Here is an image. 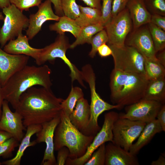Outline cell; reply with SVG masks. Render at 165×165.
Listing matches in <instances>:
<instances>
[{
  "label": "cell",
  "instance_id": "1",
  "mask_svg": "<svg viewBox=\"0 0 165 165\" xmlns=\"http://www.w3.org/2000/svg\"><path fill=\"white\" fill-rule=\"evenodd\" d=\"M63 100L57 97L51 89L34 86L21 94L15 110L22 116L26 128L30 125L42 124L59 116Z\"/></svg>",
  "mask_w": 165,
  "mask_h": 165
},
{
  "label": "cell",
  "instance_id": "2",
  "mask_svg": "<svg viewBox=\"0 0 165 165\" xmlns=\"http://www.w3.org/2000/svg\"><path fill=\"white\" fill-rule=\"evenodd\" d=\"M51 73V69L47 65H26L2 87L4 100L7 101L15 109L20 96L28 89L39 85L51 89L52 85Z\"/></svg>",
  "mask_w": 165,
  "mask_h": 165
},
{
  "label": "cell",
  "instance_id": "3",
  "mask_svg": "<svg viewBox=\"0 0 165 165\" xmlns=\"http://www.w3.org/2000/svg\"><path fill=\"white\" fill-rule=\"evenodd\" d=\"M148 80L145 75L114 69L110 77V99L123 107L143 99Z\"/></svg>",
  "mask_w": 165,
  "mask_h": 165
},
{
  "label": "cell",
  "instance_id": "4",
  "mask_svg": "<svg viewBox=\"0 0 165 165\" xmlns=\"http://www.w3.org/2000/svg\"><path fill=\"white\" fill-rule=\"evenodd\" d=\"M94 136L85 135L71 122L69 116L61 111L60 121L54 132V150L65 146L69 149L71 159L80 158L85 153Z\"/></svg>",
  "mask_w": 165,
  "mask_h": 165
},
{
  "label": "cell",
  "instance_id": "5",
  "mask_svg": "<svg viewBox=\"0 0 165 165\" xmlns=\"http://www.w3.org/2000/svg\"><path fill=\"white\" fill-rule=\"evenodd\" d=\"M82 74L83 81L89 85L91 94L90 117L83 134L95 137L101 129L98 123L99 116L105 111L114 109L120 110L123 107L118 105L110 104L101 98L96 91V76L92 68L89 67L84 69L82 71Z\"/></svg>",
  "mask_w": 165,
  "mask_h": 165
},
{
  "label": "cell",
  "instance_id": "6",
  "mask_svg": "<svg viewBox=\"0 0 165 165\" xmlns=\"http://www.w3.org/2000/svg\"><path fill=\"white\" fill-rule=\"evenodd\" d=\"M70 45L68 38L64 34H58L53 42L42 48L36 63L38 65L41 66L47 61L53 63L56 58H60L70 70V76L72 82L77 80L81 86L86 88L81 71L71 62L66 56V52L70 48Z\"/></svg>",
  "mask_w": 165,
  "mask_h": 165
},
{
  "label": "cell",
  "instance_id": "7",
  "mask_svg": "<svg viewBox=\"0 0 165 165\" xmlns=\"http://www.w3.org/2000/svg\"><path fill=\"white\" fill-rule=\"evenodd\" d=\"M108 45L112 51L111 55L114 61V69L146 76L144 57L136 49L126 45L121 47Z\"/></svg>",
  "mask_w": 165,
  "mask_h": 165
},
{
  "label": "cell",
  "instance_id": "8",
  "mask_svg": "<svg viewBox=\"0 0 165 165\" xmlns=\"http://www.w3.org/2000/svg\"><path fill=\"white\" fill-rule=\"evenodd\" d=\"M2 10L5 16L3 25L0 28V45L2 48L8 42L22 33L23 30L28 28L29 24V18L14 5L11 4Z\"/></svg>",
  "mask_w": 165,
  "mask_h": 165
},
{
  "label": "cell",
  "instance_id": "9",
  "mask_svg": "<svg viewBox=\"0 0 165 165\" xmlns=\"http://www.w3.org/2000/svg\"><path fill=\"white\" fill-rule=\"evenodd\" d=\"M146 123L119 118L114 123L113 129V143L129 151L134 141L138 137Z\"/></svg>",
  "mask_w": 165,
  "mask_h": 165
},
{
  "label": "cell",
  "instance_id": "10",
  "mask_svg": "<svg viewBox=\"0 0 165 165\" xmlns=\"http://www.w3.org/2000/svg\"><path fill=\"white\" fill-rule=\"evenodd\" d=\"M119 114L111 111L104 115V120L102 128L95 136L86 152L82 157L75 159L68 158L66 165H83L90 158L93 153L102 144L107 142L113 141L112 129L115 122L119 118Z\"/></svg>",
  "mask_w": 165,
  "mask_h": 165
},
{
  "label": "cell",
  "instance_id": "11",
  "mask_svg": "<svg viewBox=\"0 0 165 165\" xmlns=\"http://www.w3.org/2000/svg\"><path fill=\"white\" fill-rule=\"evenodd\" d=\"M108 37V45L117 47L124 46L127 35L132 30L133 23L126 7L112 17L104 27Z\"/></svg>",
  "mask_w": 165,
  "mask_h": 165
},
{
  "label": "cell",
  "instance_id": "12",
  "mask_svg": "<svg viewBox=\"0 0 165 165\" xmlns=\"http://www.w3.org/2000/svg\"><path fill=\"white\" fill-rule=\"evenodd\" d=\"M163 105L157 101L143 99L126 106L125 112L119 114V118L140 121L147 123L156 119Z\"/></svg>",
  "mask_w": 165,
  "mask_h": 165
},
{
  "label": "cell",
  "instance_id": "13",
  "mask_svg": "<svg viewBox=\"0 0 165 165\" xmlns=\"http://www.w3.org/2000/svg\"><path fill=\"white\" fill-rule=\"evenodd\" d=\"M125 45L134 47L144 57L158 60L147 24L133 29L126 38Z\"/></svg>",
  "mask_w": 165,
  "mask_h": 165
},
{
  "label": "cell",
  "instance_id": "14",
  "mask_svg": "<svg viewBox=\"0 0 165 165\" xmlns=\"http://www.w3.org/2000/svg\"><path fill=\"white\" fill-rule=\"evenodd\" d=\"M60 121V115L42 124L41 129L36 133V143L45 142L46 148L41 164L57 165L54 154V136L55 129Z\"/></svg>",
  "mask_w": 165,
  "mask_h": 165
},
{
  "label": "cell",
  "instance_id": "15",
  "mask_svg": "<svg viewBox=\"0 0 165 165\" xmlns=\"http://www.w3.org/2000/svg\"><path fill=\"white\" fill-rule=\"evenodd\" d=\"M9 103L7 101L4 100L0 119V130L9 133L20 142L25 134L24 130L26 129L24 125L21 115L16 111L12 112Z\"/></svg>",
  "mask_w": 165,
  "mask_h": 165
},
{
  "label": "cell",
  "instance_id": "16",
  "mask_svg": "<svg viewBox=\"0 0 165 165\" xmlns=\"http://www.w3.org/2000/svg\"><path fill=\"white\" fill-rule=\"evenodd\" d=\"M29 57L10 54L0 47V85L3 86L10 78L27 65Z\"/></svg>",
  "mask_w": 165,
  "mask_h": 165
},
{
  "label": "cell",
  "instance_id": "17",
  "mask_svg": "<svg viewBox=\"0 0 165 165\" xmlns=\"http://www.w3.org/2000/svg\"><path fill=\"white\" fill-rule=\"evenodd\" d=\"M52 4L50 0H45L38 6L35 13L30 15L29 25L26 30V35L29 40L33 39L39 33L46 21L59 20L60 17L53 12Z\"/></svg>",
  "mask_w": 165,
  "mask_h": 165
},
{
  "label": "cell",
  "instance_id": "18",
  "mask_svg": "<svg viewBox=\"0 0 165 165\" xmlns=\"http://www.w3.org/2000/svg\"><path fill=\"white\" fill-rule=\"evenodd\" d=\"M137 155L111 142L105 145V165H139Z\"/></svg>",
  "mask_w": 165,
  "mask_h": 165
},
{
  "label": "cell",
  "instance_id": "19",
  "mask_svg": "<svg viewBox=\"0 0 165 165\" xmlns=\"http://www.w3.org/2000/svg\"><path fill=\"white\" fill-rule=\"evenodd\" d=\"M29 40L26 35L20 34L16 39L9 41L3 47V50L10 54L23 55L30 57L33 58L36 62L38 59L42 48L32 47L29 44Z\"/></svg>",
  "mask_w": 165,
  "mask_h": 165
},
{
  "label": "cell",
  "instance_id": "20",
  "mask_svg": "<svg viewBox=\"0 0 165 165\" xmlns=\"http://www.w3.org/2000/svg\"><path fill=\"white\" fill-rule=\"evenodd\" d=\"M90 105L84 97L77 102L69 116L71 123L83 134L88 126L90 117Z\"/></svg>",
  "mask_w": 165,
  "mask_h": 165
},
{
  "label": "cell",
  "instance_id": "21",
  "mask_svg": "<svg viewBox=\"0 0 165 165\" xmlns=\"http://www.w3.org/2000/svg\"><path fill=\"white\" fill-rule=\"evenodd\" d=\"M126 7L132 21L133 29L150 22L151 14L147 9L144 0H130Z\"/></svg>",
  "mask_w": 165,
  "mask_h": 165
},
{
  "label": "cell",
  "instance_id": "22",
  "mask_svg": "<svg viewBox=\"0 0 165 165\" xmlns=\"http://www.w3.org/2000/svg\"><path fill=\"white\" fill-rule=\"evenodd\" d=\"M41 124L31 125L26 127V133L21 141L18 149L15 156L13 158L3 162L2 164L5 165H20L24 153L28 147L34 146L37 143L34 140L31 141L32 136L40 130Z\"/></svg>",
  "mask_w": 165,
  "mask_h": 165
},
{
  "label": "cell",
  "instance_id": "23",
  "mask_svg": "<svg viewBox=\"0 0 165 165\" xmlns=\"http://www.w3.org/2000/svg\"><path fill=\"white\" fill-rule=\"evenodd\" d=\"M162 131V129L157 119L146 123L137 141L133 144L129 151L132 154L137 155L141 149L149 143L156 134Z\"/></svg>",
  "mask_w": 165,
  "mask_h": 165
},
{
  "label": "cell",
  "instance_id": "24",
  "mask_svg": "<svg viewBox=\"0 0 165 165\" xmlns=\"http://www.w3.org/2000/svg\"><path fill=\"white\" fill-rule=\"evenodd\" d=\"M143 99L165 104V77L149 80Z\"/></svg>",
  "mask_w": 165,
  "mask_h": 165
},
{
  "label": "cell",
  "instance_id": "25",
  "mask_svg": "<svg viewBox=\"0 0 165 165\" xmlns=\"http://www.w3.org/2000/svg\"><path fill=\"white\" fill-rule=\"evenodd\" d=\"M80 13L75 20L77 24L82 28L91 25L100 24L101 9L79 5Z\"/></svg>",
  "mask_w": 165,
  "mask_h": 165
},
{
  "label": "cell",
  "instance_id": "26",
  "mask_svg": "<svg viewBox=\"0 0 165 165\" xmlns=\"http://www.w3.org/2000/svg\"><path fill=\"white\" fill-rule=\"evenodd\" d=\"M49 28L50 31H55L59 35L64 34L66 32H69L76 38L81 29L75 20L64 15L60 16L58 21L50 24Z\"/></svg>",
  "mask_w": 165,
  "mask_h": 165
},
{
  "label": "cell",
  "instance_id": "27",
  "mask_svg": "<svg viewBox=\"0 0 165 165\" xmlns=\"http://www.w3.org/2000/svg\"><path fill=\"white\" fill-rule=\"evenodd\" d=\"M144 57V69L148 80L165 77V67L158 60Z\"/></svg>",
  "mask_w": 165,
  "mask_h": 165
},
{
  "label": "cell",
  "instance_id": "28",
  "mask_svg": "<svg viewBox=\"0 0 165 165\" xmlns=\"http://www.w3.org/2000/svg\"><path fill=\"white\" fill-rule=\"evenodd\" d=\"M104 28L100 24L87 26L81 28V30L75 40L70 45V48L73 49L78 46L86 43L89 44L92 37Z\"/></svg>",
  "mask_w": 165,
  "mask_h": 165
},
{
  "label": "cell",
  "instance_id": "29",
  "mask_svg": "<svg viewBox=\"0 0 165 165\" xmlns=\"http://www.w3.org/2000/svg\"><path fill=\"white\" fill-rule=\"evenodd\" d=\"M84 97L82 89L79 87L72 86L70 92L61 103V111L69 116L73 111L77 101Z\"/></svg>",
  "mask_w": 165,
  "mask_h": 165
},
{
  "label": "cell",
  "instance_id": "30",
  "mask_svg": "<svg viewBox=\"0 0 165 165\" xmlns=\"http://www.w3.org/2000/svg\"><path fill=\"white\" fill-rule=\"evenodd\" d=\"M147 25L156 53L165 49V31L150 22Z\"/></svg>",
  "mask_w": 165,
  "mask_h": 165
},
{
  "label": "cell",
  "instance_id": "31",
  "mask_svg": "<svg viewBox=\"0 0 165 165\" xmlns=\"http://www.w3.org/2000/svg\"><path fill=\"white\" fill-rule=\"evenodd\" d=\"M108 37L104 28L94 35L89 42L92 46L89 54V56L94 58L97 53L98 48L102 44L108 43Z\"/></svg>",
  "mask_w": 165,
  "mask_h": 165
},
{
  "label": "cell",
  "instance_id": "32",
  "mask_svg": "<svg viewBox=\"0 0 165 165\" xmlns=\"http://www.w3.org/2000/svg\"><path fill=\"white\" fill-rule=\"evenodd\" d=\"M61 5L64 16L75 20L79 16L80 10L76 0H61Z\"/></svg>",
  "mask_w": 165,
  "mask_h": 165
},
{
  "label": "cell",
  "instance_id": "33",
  "mask_svg": "<svg viewBox=\"0 0 165 165\" xmlns=\"http://www.w3.org/2000/svg\"><path fill=\"white\" fill-rule=\"evenodd\" d=\"M105 144L101 145L91 155L84 165H105Z\"/></svg>",
  "mask_w": 165,
  "mask_h": 165
},
{
  "label": "cell",
  "instance_id": "34",
  "mask_svg": "<svg viewBox=\"0 0 165 165\" xmlns=\"http://www.w3.org/2000/svg\"><path fill=\"white\" fill-rule=\"evenodd\" d=\"M146 8L152 14L165 16V0H144Z\"/></svg>",
  "mask_w": 165,
  "mask_h": 165
},
{
  "label": "cell",
  "instance_id": "35",
  "mask_svg": "<svg viewBox=\"0 0 165 165\" xmlns=\"http://www.w3.org/2000/svg\"><path fill=\"white\" fill-rule=\"evenodd\" d=\"M19 141L12 137L0 145V157L7 158L11 157L15 148L19 145Z\"/></svg>",
  "mask_w": 165,
  "mask_h": 165
},
{
  "label": "cell",
  "instance_id": "36",
  "mask_svg": "<svg viewBox=\"0 0 165 165\" xmlns=\"http://www.w3.org/2000/svg\"><path fill=\"white\" fill-rule=\"evenodd\" d=\"M101 24L104 27L111 20L113 0H102Z\"/></svg>",
  "mask_w": 165,
  "mask_h": 165
},
{
  "label": "cell",
  "instance_id": "37",
  "mask_svg": "<svg viewBox=\"0 0 165 165\" xmlns=\"http://www.w3.org/2000/svg\"><path fill=\"white\" fill-rule=\"evenodd\" d=\"M10 4L14 5L19 10L28 11L31 7L38 6L42 0H9Z\"/></svg>",
  "mask_w": 165,
  "mask_h": 165
},
{
  "label": "cell",
  "instance_id": "38",
  "mask_svg": "<svg viewBox=\"0 0 165 165\" xmlns=\"http://www.w3.org/2000/svg\"><path fill=\"white\" fill-rule=\"evenodd\" d=\"M130 0H113L112 10V16H116L126 7Z\"/></svg>",
  "mask_w": 165,
  "mask_h": 165
},
{
  "label": "cell",
  "instance_id": "39",
  "mask_svg": "<svg viewBox=\"0 0 165 165\" xmlns=\"http://www.w3.org/2000/svg\"><path fill=\"white\" fill-rule=\"evenodd\" d=\"M57 151V165H65L67 159L69 157L70 152L68 149L67 147L64 146Z\"/></svg>",
  "mask_w": 165,
  "mask_h": 165
},
{
  "label": "cell",
  "instance_id": "40",
  "mask_svg": "<svg viewBox=\"0 0 165 165\" xmlns=\"http://www.w3.org/2000/svg\"><path fill=\"white\" fill-rule=\"evenodd\" d=\"M150 22L165 31V16L159 14H152Z\"/></svg>",
  "mask_w": 165,
  "mask_h": 165
},
{
  "label": "cell",
  "instance_id": "41",
  "mask_svg": "<svg viewBox=\"0 0 165 165\" xmlns=\"http://www.w3.org/2000/svg\"><path fill=\"white\" fill-rule=\"evenodd\" d=\"M99 55L102 57H106L111 55L112 51L108 45L104 44L99 46L97 50Z\"/></svg>",
  "mask_w": 165,
  "mask_h": 165
},
{
  "label": "cell",
  "instance_id": "42",
  "mask_svg": "<svg viewBox=\"0 0 165 165\" xmlns=\"http://www.w3.org/2000/svg\"><path fill=\"white\" fill-rule=\"evenodd\" d=\"M156 118L162 129V131H165V105H163L159 112Z\"/></svg>",
  "mask_w": 165,
  "mask_h": 165
},
{
  "label": "cell",
  "instance_id": "43",
  "mask_svg": "<svg viewBox=\"0 0 165 165\" xmlns=\"http://www.w3.org/2000/svg\"><path fill=\"white\" fill-rule=\"evenodd\" d=\"M52 3L54 6L55 10V14L59 16H61L64 15L62 11L61 5V0H49Z\"/></svg>",
  "mask_w": 165,
  "mask_h": 165
},
{
  "label": "cell",
  "instance_id": "44",
  "mask_svg": "<svg viewBox=\"0 0 165 165\" xmlns=\"http://www.w3.org/2000/svg\"><path fill=\"white\" fill-rule=\"evenodd\" d=\"M89 7L101 9V0H80Z\"/></svg>",
  "mask_w": 165,
  "mask_h": 165
},
{
  "label": "cell",
  "instance_id": "45",
  "mask_svg": "<svg viewBox=\"0 0 165 165\" xmlns=\"http://www.w3.org/2000/svg\"><path fill=\"white\" fill-rule=\"evenodd\" d=\"M12 137V136L8 132L0 130V145Z\"/></svg>",
  "mask_w": 165,
  "mask_h": 165
},
{
  "label": "cell",
  "instance_id": "46",
  "mask_svg": "<svg viewBox=\"0 0 165 165\" xmlns=\"http://www.w3.org/2000/svg\"><path fill=\"white\" fill-rule=\"evenodd\" d=\"M156 57L158 60L165 67V50L157 52Z\"/></svg>",
  "mask_w": 165,
  "mask_h": 165
},
{
  "label": "cell",
  "instance_id": "47",
  "mask_svg": "<svg viewBox=\"0 0 165 165\" xmlns=\"http://www.w3.org/2000/svg\"><path fill=\"white\" fill-rule=\"evenodd\" d=\"M151 164L152 165H165L164 157L162 155L160 156L157 160L153 161Z\"/></svg>",
  "mask_w": 165,
  "mask_h": 165
},
{
  "label": "cell",
  "instance_id": "48",
  "mask_svg": "<svg viewBox=\"0 0 165 165\" xmlns=\"http://www.w3.org/2000/svg\"><path fill=\"white\" fill-rule=\"evenodd\" d=\"M10 4L9 0H0V9H2Z\"/></svg>",
  "mask_w": 165,
  "mask_h": 165
},
{
  "label": "cell",
  "instance_id": "49",
  "mask_svg": "<svg viewBox=\"0 0 165 165\" xmlns=\"http://www.w3.org/2000/svg\"><path fill=\"white\" fill-rule=\"evenodd\" d=\"M4 100V99L2 92V86L0 85V119L2 114V105Z\"/></svg>",
  "mask_w": 165,
  "mask_h": 165
},
{
  "label": "cell",
  "instance_id": "50",
  "mask_svg": "<svg viewBox=\"0 0 165 165\" xmlns=\"http://www.w3.org/2000/svg\"><path fill=\"white\" fill-rule=\"evenodd\" d=\"M3 16L2 14V13L0 12V20L3 19Z\"/></svg>",
  "mask_w": 165,
  "mask_h": 165
},
{
  "label": "cell",
  "instance_id": "51",
  "mask_svg": "<svg viewBox=\"0 0 165 165\" xmlns=\"http://www.w3.org/2000/svg\"><path fill=\"white\" fill-rule=\"evenodd\" d=\"M2 164V163H1L0 161V165H1Z\"/></svg>",
  "mask_w": 165,
  "mask_h": 165
}]
</instances>
